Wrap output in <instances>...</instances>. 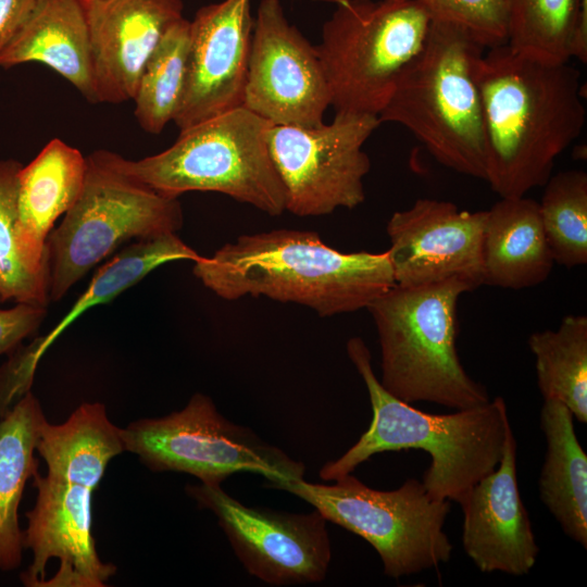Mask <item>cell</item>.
<instances>
[{
	"label": "cell",
	"instance_id": "cell-1",
	"mask_svg": "<svg viewBox=\"0 0 587 587\" xmlns=\"http://www.w3.org/2000/svg\"><path fill=\"white\" fill-rule=\"evenodd\" d=\"M486 140V178L501 198L544 186L586 122L580 72L488 48L474 67Z\"/></svg>",
	"mask_w": 587,
	"mask_h": 587
},
{
	"label": "cell",
	"instance_id": "cell-2",
	"mask_svg": "<svg viewBox=\"0 0 587 587\" xmlns=\"http://www.w3.org/2000/svg\"><path fill=\"white\" fill-rule=\"evenodd\" d=\"M192 272L222 299L266 297L322 317L367 309L396 285L387 251L341 252L296 229L241 235L200 257Z\"/></svg>",
	"mask_w": 587,
	"mask_h": 587
},
{
	"label": "cell",
	"instance_id": "cell-3",
	"mask_svg": "<svg viewBox=\"0 0 587 587\" xmlns=\"http://www.w3.org/2000/svg\"><path fill=\"white\" fill-rule=\"evenodd\" d=\"M346 349L366 386L373 416L367 430L351 448L322 466L319 472L322 479L336 480L350 474L377 453L422 449L430 455V465L422 479L428 495L458 502L473 485L497 469L511 424L502 397L453 413H426L382 386L362 338H350Z\"/></svg>",
	"mask_w": 587,
	"mask_h": 587
},
{
	"label": "cell",
	"instance_id": "cell-4",
	"mask_svg": "<svg viewBox=\"0 0 587 587\" xmlns=\"http://www.w3.org/2000/svg\"><path fill=\"white\" fill-rule=\"evenodd\" d=\"M483 52L458 27L430 21L423 50L398 80L378 120L405 127L440 164L485 180L483 107L474 75Z\"/></svg>",
	"mask_w": 587,
	"mask_h": 587
},
{
	"label": "cell",
	"instance_id": "cell-5",
	"mask_svg": "<svg viewBox=\"0 0 587 587\" xmlns=\"http://www.w3.org/2000/svg\"><path fill=\"white\" fill-rule=\"evenodd\" d=\"M465 292L458 280L395 285L367 308L379 340V382L394 397L455 410L490 400L486 387L464 370L457 350V305Z\"/></svg>",
	"mask_w": 587,
	"mask_h": 587
},
{
	"label": "cell",
	"instance_id": "cell-6",
	"mask_svg": "<svg viewBox=\"0 0 587 587\" xmlns=\"http://www.w3.org/2000/svg\"><path fill=\"white\" fill-rule=\"evenodd\" d=\"M271 123L245 107L179 130L167 149L140 160L118 154L120 166L161 195H226L271 215L286 211L285 190L273 164Z\"/></svg>",
	"mask_w": 587,
	"mask_h": 587
},
{
	"label": "cell",
	"instance_id": "cell-7",
	"mask_svg": "<svg viewBox=\"0 0 587 587\" xmlns=\"http://www.w3.org/2000/svg\"><path fill=\"white\" fill-rule=\"evenodd\" d=\"M117 157L103 149L86 157L82 192L47 239L50 302L62 299L126 241L176 234L183 226L178 198L161 195L126 173Z\"/></svg>",
	"mask_w": 587,
	"mask_h": 587
},
{
	"label": "cell",
	"instance_id": "cell-8",
	"mask_svg": "<svg viewBox=\"0 0 587 587\" xmlns=\"http://www.w3.org/2000/svg\"><path fill=\"white\" fill-rule=\"evenodd\" d=\"M316 47L336 112L376 115L427 40L416 0H335Z\"/></svg>",
	"mask_w": 587,
	"mask_h": 587
},
{
	"label": "cell",
	"instance_id": "cell-9",
	"mask_svg": "<svg viewBox=\"0 0 587 587\" xmlns=\"http://www.w3.org/2000/svg\"><path fill=\"white\" fill-rule=\"evenodd\" d=\"M334 484L291 483L289 491L328 522L352 532L377 551L384 574L399 578L450 560L453 546L444 530L449 500L428 495L422 480L407 479L395 490L370 488L351 473Z\"/></svg>",
	"mask_w": 587,
	"mask_h": 587
},
{
	"label": "cell",
	"instance_id": "cell-10",
	"mask_svg": "<svg viewBox=\"0 0 587 587\" xmlns=\"http://www.w3.org/2000/svg\"><path fill=\"white\" fill-rule=\"evenodd\" d=\"M125 451L154 472H180L201 483L222 484L235 473L262 475L267 487L286 490L303 478L302 462L224 417L210 397L195 394L166 416L140 419L122 428Z\"/></svg>",
	"mask_w": 587,
	"mask_h": 587
},
{
	"label": "cell",
	"instance_id": "cell-11",
	"mask_svg": "<svg viewBox=\"0 0 587 587\" xmlns=\"http://www.w3.org/2000/svg\"><path fill=\"white\" fill-rule=\"evenodd\" d=\"M379 125L376 115L348 112H336L329 124L312 127L271 125L268 150L285 190L286 211L322 216L360 205L371 167L363 146Z\"/></svg>",
	"mask_w": 587,
	"mask_h": 587
},
{
	"label": "cell",
	"instance_id": "cell-12",
	"mask_svg": "<svg viewBox=\"0 0 587 587\" xmlns=\"http://www.w3.org/2000/svg\"><path fill=\"white\" fill-rule=\"evenodd\" d=\"M186 492L217 517L251 575L274 586L313 584L325 578L332 549L327 521L317 510L303 514L248 507L217 483L187 485Z\"/></svg>",
	"mask_w": 587,
	"mask_h": 587
},
{
	"label": "cell",
	"instance_id": "cell-13",
	"mask_svg": "<svg viewBox=\"0 0 587 587\" xmlns=\"http://www.w3.org/2000/svg\"><path fill=\"white\" fill-rule=\"evenodd\" d=\"M330 92L316 47L291 25L279 0H261L242 107L272 125L317 126Z\"/></svg>",
	"mask_w": 587,
	"mask_h": 587
},
{
	"label": "cell",
	"instance_id": "cell-14",
	"mask_svg": "<svg viewBox=\"0 0 587 587\" xmlns=\"http://www.w3.org/2000/svg\"><path fill=\"white\" fill-rule=\"evenodd\" d=\"M486 213L430 198L395 212L386 227L395 284L420 287L458 280L470 292L484 285Z\"/></svg>",
	"mask_w": 587,
	"mask_h": 587
},
{
	"label": "cell",
	"instance_id": "cell-15",
	"mask_svg": "<svg viewBox=\"0 0 587 587\" xmlns=\"http://www.w3.org/2000/svg\"><path fill=\"white\" fill-rule=\"evenodd\" d=\"M34 508L25 513L24 549L33 562L20 578L28 587H103L116 566L103 562L92 536V492L78 484L33 476Z\"/></svg>",
	"mask_w": 587,
	"mask_h": 587
},
{
	"label": "cell",
	"instance_id": "cell-16",
	"mask_svg": "<svg viewBox=\"0 0 587 587\" xmlns=\"http://www.w3.org/2000/svg\"><path fill=\"white\" fill-rule=\"evenodd\" d=\"M253 25L250 0H223L197 11L173 120L179 130L242 107Z\"/></svg>",
	"mask_w": 587,
	"mask_h": 587
},
{
	"label": "cell",
	"instance_id": "cell-17",
	"mask_svg": "<svg viewBox=\"0 0 587 587\" xmlns=\"http://www.w3.org/2000/svg\"><path fill=\"white\" fill-rule=\"evenodd\" d=\"M458 503L463 512V548L480 572L522 576L532 570L539 547L519 490L511 424L497 469L473 485Z\"/></svg>",
	"mask_w": 587,
	"mask_h": 587
},
{
	"label": "cell",
	"instance_id": "cell-18",
	"mask_svg": "<svg viewBox=\"0 0 587 587\" xmlns=\"http://www.w3.org/2000/svg\"><path fill=\"white\" fill-rule=\"evenodd\" d=\"M97 102L133 100L145 65L183 17V0H83Z\"/></svg>",
	"mask_w": 587,
	"mask_h": 587
},
{
	"label": "cell",
	"instance_id": "cell-19",
	"mask_svg": "<svg viewBox=\"0 0 587 587\" xmlns=\"http://www.w3.org/2000/svg\"><path fill=\"white\" fill-rule=\"evenodd\" d=\"M87 159L53 138L18 173V236L22 254L36 273L49 278L47 239L55 221L78 199Z\"/></svg>",
	"mask_w": 587,
	"mask_h": 587
},
{
	"label": "cell",
	"instance_id": "cell-20",
	"mask_svg": "<svg viewBox=\"0 0 587 587\" xmlns=\"http://www.w3.org/2000/svg\"><path fill=\"white\" fill-rule=\"evenodd\" d=\"M39 62L97 103L93 62L83 0H38L34 11L0 53V67Z\"/></svg>",
	"mask_w": 587,
	"mask_h": 587
},
{
	"label": "cell",
	"instance_id": "cell-21",
	"mask_svg": "<svg viewBox=\"0 0 587 587\" xmlns=\"http://www.w3.org/2000/svg\"><path fill=\"white\" fill-rule=\"evenodd\" d=\"M486 212L484 285L517 290L547 280L554 260L538 202L525 196L501 198Z\"/></svg>",
	"mask_w": 587,
	"mask_h": 587
},
{
	"label": "cell",
	"instance_id": "cell-22",
	"mask_svg": "<svg viewBox=\"0 0 587 587\" xmlns=\"http://www.w3.org/2000/svg\"><path fill=\"white\" fill-rule=\"evenodd\" d=\"M539 421L547 448L538 479L540 499L562 530L586 549L587 455L574 416L563 403L545 400Z\"/></svg>",
	"mask_w": 587,
	"mask_h": 587
},
{
	"label": "cell",
	"instance_id": "cell-23",
	"mask_svg": "<svg viewBox=\"0 0 587 587\" xmlns=\"http://www.w3.org/2000/svg\"><path fill=\"white\" fill-rule=\"evenodd\" d=\"M36 451L47 475L95 490L109 462L125 451L122 428L108 417L100 402L80 404L62 424H41Z\"/></svg>",
	"mask_w": 587,
	"mask_h": 587
},
{
	"label": "cell",
	"instance_id": "cell-24",
	"mask_svg": "<svg viewBox=\"0 0 587 587\" xmlns=\"http://www.w3.org/2000/svg\"><path fill=\"white\" fill-rule=\"evenodd\" d=\"M41 404L29 390L0 419V570L17 569L23 559L18 505L25 485L38 472L35 458Z\"/></svg>",
	"mask_w": 587,
	"mask_h": 587
},
{
	"label": "cell",
	"instance_id": "cell-25",
	"mask_svg": "<svg viewBox=\"0 0 587 587\" xmlns=\"http://www.w3.org/2000/svg\"><path fill=\"white\" fill-rule=\"evenodd\" d=\"M505 45L534 61L560 64L587 59L584 0H509Z\"/></svg>",
	"mask_w": 587,
	"mask_h": 587
},
{
	"label": "cell",
	"instance_id": "cell-26",
	"mask_svg": "<svg viewBox=\"0 0 587 587\" xmlns=\"http://www.w3.org/2000/svg\"><path fill=\"white\" fill-rule=\"evenodd\" d=\"M537 385L545 400L566 405L574 419L587 422V317L566 315L557 329L528 337Z\"/></svg>",
	"mask_w": 587,
	"mask_h": 587
},
{
	"label": "cell",
	"instance_id": "cell-27",
	"mask_svg": "<svg viewBox=\"0 0 587 587\" xmlns=\"http://www.w3.org/2000/svg\"><path fill=\"white\" fill-rule=\"evenodd\" d=\"M190 46V21L182 17L165 32L141 73L135 116L140 127L160 134L174 120L180 102Z\"/></svg>",
	"mask_w": 587,
	"mask_h": 587
},
{
	"label": "cell",
	"instance_id": "cell-28",
	"mask_svg": "<svg viewBox=\"0 0 587 587\" xmlns=\"http://www.w3.org/2000/svg\"><path fill=\"white\" fill-rule=\"evenodd\" d=\"M539 204L554 263L566 268L587 263V173L561 171L544 185Z\"/></svg>",
	"mask_w": 587,
	"mask_h": 587
},
{
	"label": "cell",
	"instance_id": "cell-29",
	"mask_svg": "<svg viewBox=\"0 0 587 587\" xmlns=\"http://www.w3.org/2000/svg\"><path fill=\"white\" fill-rule=\"evenodd\" d=\"M23 164L0 160V296L3 302L28 303L47 308L49 278L26 263L18 236V173Z\"/></svg>",
	"mask_w": 587,
	"mask_h": 587
},
{
	"label": "cell",
	"instance_id": "cell-30",
	"mask_svg": "<svg viewBox=\"0 0 587 587\" xmlns=\"http://www.w3.org/2000/svg\"><path fill=\"white\" fill-rule=\"evenodd\" d=\"M430 21L458 27L484 49L507 42L509 0H416Z\"/></svg>",
	"mask_w": 587,
	"mask_h": 587
},
{
	"label": "cell",
	"instance_id": "cell-31",
	"mask_svg": "<svg viewBox=\"0 0 587 587\" xmlns=\"http://www.w3.org/2000/svg\"><path fill=\"white\" fill-rule=\"evenodd\" d=\"M47 314V308L15 303L0 309V357L14 352L22 341L33 335Z\"/></svg>",
	"mask_w": 587,
	"mask_h": 587
},
{
	"label": "cell",
	"instance_id": "cell-32",
	"mask_svg": "<svg viewBox=\"0 0 587 587\" xmlns=\"http://www.w3.org/2000/svg\"><path fill=\"white\" fill-rule=\"evenodd\" d=\"M36 369L21 349L0 367V419L30 390Z\"/></svg>",
	"mask_w": 587,
	"mask_h": 587
},
{
	"label": "cell",
	"instance_id": "cell-33",
	"mask_svg": "<svg viewBox=\"0 0 587 587\" xmlns=\"http://www.w3.org/2000/svg\"><path fill=\"white\" fill-rule=\"evenodd\" d=\"M38 0H0V53L25 24Z\"/></svg>",
	"mask_w": 587,
	"mask_h": 587
},
{
	"label": "cell",
	"instance_id": "cell-34",
	"mask_svg": "<svg viewBox=\"0 0 587 587\" xmlns=\"http://www.w3.org/2000/svg\"><path fill=\"white\" fill-rule=\"evenodd\" d=\"M2 302H3V300H2V298H1V296H0V304H1Z\"/></svg>",
	"mask_w": 587,
	"mask_h": 587
},
{
	"label": "cell",
	"instance_id": "cell-35",
	"mask_svg": "<svg viewBox=\"0 0 587 587\" xmlns=\"http://www.w3.org/2000/svg\"><path fill=\"white\" fill-rule=\"evenodd\" d=\"M584 2L587 4V0H584Z\"/></svg>",
	"mask_w": 587,
	"mask_h": 587
}]
</instances>
